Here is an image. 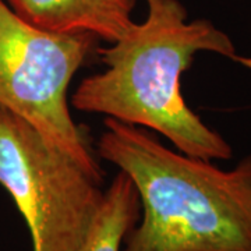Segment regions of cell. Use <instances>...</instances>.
I'll return each instance as SVG.
<instances>
[{"instance_id":"cell-6","label":"cell","mask_w":251,"mask_h":251,"mask_svg":"<svg viewBox=\"0 0 251 251\" xmlns=\"http://www.w3.org/2000/svg\"><path fill=\"white\" fill-rule=\"evenodd\" d=\"M140 212V198L133 181L119 172L105 190L98 214L78 251H122Z\"/></svg>"},{"instance_id":"cell-8","label":"cell","mask_w":251,"mask_h":251,"mask_svg":"<svg viewBox=\"0 0 251 251\" xmlns=\"http://www.w3.org/2000/svg\"><path fill=\"white\" fill-rule=\"evenodd\" d=\"M130 1H131L133 4H135V1H137V0H130Z\"/></svg>"},{"instance_id":"cell-5","label":"cell","mask_w":251,"mask_h":251,"mask_svg":"<svg viewBox=\"0 0 251 251\" xmlns=\"http://www.w3.org/2000/svg\"><path fill=\"white\" fill-rule=\"evenodd\" d=\"M31 25L54 34H90L113 44L134 25L130 0H6Z\"/></svg>"},{"instance_id":"cell-1","label":"cell","mask_w":251,"mask_h":251,"mask_svg":"<svg viewBox=\"0 0 251 251\" xmlns=\"http://www.w3.org/2000/svg\"><path fill=\"white\" fill-rule=\"evenodd\" d=\"M147 4L143 23H134L109 48L97 49L106 70L81 81L72 106L153 130L190 156L230 159L232 145L188 108L181 75L201 52L234 60L232 38L209 20L188 21L179 0H147Z\"/></svg>"},{"instance_id":"cell-2","label":"cell","mask_w":251,"mask_h":251,"mask_svg":"<svg viewBox=\"0 0 251 251\" xmlns=\"http://www.w3.org/2000/svg\"><path fill=\"white\" fill-rule=\"evenodd\" d=\"M98 155L133 181L140 222L122 251H251V153L233 169L105 119Z\"/></svg>"},{"instance_id":"cell-3","label":"cell","mask_w":251,"mask_h":251,"mask_svg":"<svg viewBox=\"0 0 251 251\" xmlns=\"http://www.w3.org/2000/svg\"><path fill=\"white\" fill-rule=\"evenodd\" d=\"M97 38L54 34L31 25L0 0V108L34 127L46 141L95 176L99 162L70 113L69 87Z\"/></svg>"},{"instance_id":"cell-4","label":"cell","mask_w":251,"mask_h":251,"mask_svg":"<svg viewBox=\"0 0 251 251\" xmlns=\"http://www.w3.org/2000/svg\"><path fill=\"white\" fill-rule=\"evenodd\" d=\"M102 181L0 108V186L27 224L32 251L80 250L103 200Z\"/></svg>"},{"instance_id":"cell-7","label":"cell","mask_w":251,"mask_h":251,"mask_svg":"<svg viewBox=\"0 0 251 251\" xmlns=\"http://www.w3.org/2000/svg\"><path fill=\"white\" fill-rule=\"evenodd\" d=\"M234 62H237L239 64H242L244 67H247L249 70H251V57H247V56H236Z\"/></svg>"}]
</instances>
